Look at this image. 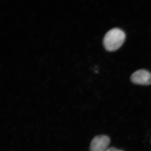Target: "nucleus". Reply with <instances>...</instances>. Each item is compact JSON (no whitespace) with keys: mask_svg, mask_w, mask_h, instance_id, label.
<instances>
[{"mask_svg":"<svg viewBox=\"0 0 151 151\" xmlns=\"http://www.w3.org/2000/svg\"><path fill=\"white\" fill-rule=\"evenodd\" d=\"M106 151H124L122 150H118L116 148L111 147L108 148Z\"/></svg>","mask_w":151,"mask_h":151,"instance_id":"nucleus-4","label":"nucleus"},{"mask_svg":"<svg viewBox=\"0 0 151 151\" xmlns=\"http://www.w3.org/2000/svg\"><path fill=\"white\" fill-rule=\"evenodd\" d=\"M126 34L122 30L115 28L112 29L105 34L103 39V45L107 51H116L123 44Z\"/></svg>","mask_w":151,"mask_h":151,"instance_id":"nucleus-1","label":"nucleus"},{"mask_svg":"<svg viewBox=\"0 0 151 151\" xmlns=\"http://www.w3.org/2000/svg\"><path fill=\"white\" fill-rule=\"evenodd\" d=\"M131 81L134 84L147 86L151 84V73L145 69L135 71L131 76Z\"/></svg>","mask_w":151,"mask_h":151,"instance_id":"nucleus-3","label":"nucleus"},{"mask_svg":"<svg viewBox=\"0 0 151 151\" xmlns=\"http://www.w3.org/2000/svg\"><path fill=\"white\" fill-rule=\"evenodd\" d=\"M111 140L106 135H101L94 137L90 144V151H106L108 148Z\"/></svg>","mask_w":151,"mask_h":151,"instance_id":"nucleus-2","label":"nucleus"}]
</instances>
